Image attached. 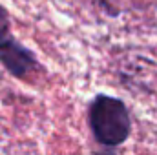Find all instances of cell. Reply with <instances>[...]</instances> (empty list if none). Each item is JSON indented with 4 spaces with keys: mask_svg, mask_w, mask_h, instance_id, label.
Wrapping results in <instances>:
<instances>
[{
    "mask_svg": "<svg viewBox=\"0 0 157 155\" xmlns=\"http://www.w3.org/2000/svg\"><path fill=\"white\" fill-rule=\"evenodd\" d=\"M88 124L101 146L117 148L128 141L132 119L126 104L104 93H99L88 106Z\"/></svg>",
    "mask_w": 157,
    "mask_h": 155,
    "instance_id": "6da1fadb",
    "label": "cell"
},
{
    "mask_svg": "<svg viewBox=\"0 0 157 155\" xmlns=\"http://www.w3.org/2000/svg\"><path fill=\"white\" fill-rule=\"evenodd\" d=\"M0 66L15 78H26L40 68L37 55L13 35L0 40Z\"/></svg>",
    "mask_w": 157,
    "mask_h": 155,
    "instance_id": "7a4b0ae2",
    "label": "cell"
},
{
    "mask_svg": "<svg viewBox=\"0 0 157 155\" xmlns=\"http://www.w3.org/2000/svg\"><path fill=\"white\" fill-rule=\"evenodd\" d=\"M11 35V18H9V11L0 4V40Z\"/></svg>",
    "mask_w": 157,
    "mask_h": 155,
    "instance_id": "3957f363",
    "label": "cell"
},
{
    "mask_svg": "<svg viewBox=\"0 0 157 155\" xmlns=\"http://www.w3.org/2000/svg\"><path fill=\"white\" fill-rule=\"evenodd\" d=\"M93 155H117V152H115L113 148H108V146H104L102 150H99V152H95Z\"/></svg>",
    "mask_w": 157,
    "mask_h": 155,
    "instance_id": "277c9868",
    "label": "cell"
}]
</instances>
